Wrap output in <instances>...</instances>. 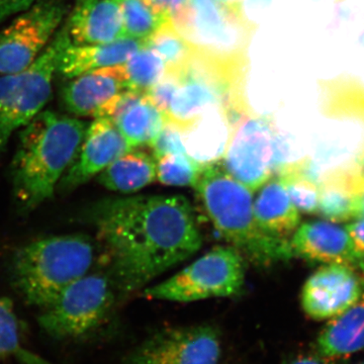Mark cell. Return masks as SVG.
Returning a JSON list of instances; mask_svg holds the SVG:
<instances>
[{
    "instance_id": "obj_24",
    "label": "cell",
    "mask_w": 364,
    "mask_h": 364,
    "mask_svg": "<svg viewBox=\"0 0 364 364\" xmlns=\"http://www.w3.org/2000/svg\"><path fill=\"white\" fill-rule=\"evenodd\" d=\"M102 69L119 79L127 90L140 92L149 91L165 74L162 60L142 44L124 63Z\"/></svg>"
},
{
    "instance_id": "obj_23",
    "label": "cell",
    "mask_w": 364,
    "mask_h": 364,
    "mask_svg": "<svg viewBox=\"0 0 364 364\" xmlns=\"http://www.w3.org/2000/svg\"><path fill=\"white\" fill-rule=\"evenodd\" d=\"M159 56L165 66V73L181 74L195 61L193 47L176 30L171 18H165L150 36L141 41Z\"/></svg>"
},
{
    "instance_id": "obj_25",
    "label": "cell",
    "mask_w": 364,
    "mask_h": 364,
    "mask_svg": "<svg viewBox=\"0 0 364 364\" xmlns=\"http://www.w3.org/2000/svg\"><path fill=\"white\" fill-rule=\"evenodd\" d=\"M279 179L284 184L299 212L305 214L318 212L320 188L315 181L301 171L299 163L282 167Z\"/></svg>"
},
{
    "instance_id": "obj_37",
    "label": "cell",
    "mask_w": 364,
    "mask_h": 364,
    "mask_svg": "<svg viewBox=\"0 0 364 364\" xmlns=\"http://www.w3.org/2000/svg\"><path fill=\"white\" fill-rule=\"evenodd\" d=\"M359 259H360V262H359V264H360L361 269H363V272L364 273V255L361 256V257L359 258Z\"/></svg>"
},
{
    "instance_id": "obj_13",
    "label": "cell",
    "mask_w": 364,
    "mask_h": 364,
    "mask_svg": "<svg viewBox=\"0 0 364 364\" xmlns=\"http://www.w3.org/2000/svg\"><path fill=\"white\" fill-rule=\"evenodd\" d=\"M130 150L111 119L95 117L88 126L75 161L60 181V188L71 191L82 186Z\"/></svg>"
},
{
    "instance_id": "obj_19",
    "label": "cell",
    "mask_w": 364,
    "mask_h": 364,
    "mask_svg": "<svg viewBox=\"0 0 364 364\" xmlns=\"http://www.w3.org/2000/svg\"><path fill=\"white\" fill-rule=\"evenodd\" d=\"M364 348V293L343 313L330 318L318 335V355L342 358Z\"/></svg>"
},
{
    "instance_id": "obj_2",
    "label": "cell",
    "mask_w": 364,
    "mask_h": 364,
    "mask_svg": "<svg viewBox=\"0 0 364 364\" xmlns=\"http://www.w3.org/2000/svg\"><path fill=\"white\" fill-rule=\"evenodd\" d=\"M87 128L77 117L42 111L21 129L11 176L23 210H33L54 196L77 157Z\"/></svg>"
},
{
    "instance_id": "obj_32",
    "label": "cell",
    "mask_w": 364,
    "mask_h": 364,
    "mask_svg": "<svg viewBox=\"0 0 364 364\" xmlns=\"http://www.w3.org/2000/svg\"><path fill=\"white\" fill-rule=\"evenodd\" d=\"M345 229L350 237L354 254L359 259L364 255V219H358V221L347 225Z\"/></svg>"
},
{
    "instance_id": "obj_12",
    "label": "cell",
    "mask_w": 364,
    "mask_h": 364,
    "mask_svg": "<svg viewBox=\"0 0 364 364\" xmlns=\"http://www.w3.org/2000/svg\"><path fill=\"white\" fill-rule=\"evenodd\" d=\"M361 294L360 282L350 267L328 264L306 280L301 306L313 320H330L353 305Z\"/></svg>"
},
{
    "instance_id": "obj_30",
    "label": "cell",
    "mask_w": 364,
    "mask_h": 364,
    "mask_svg": "<svg viewBox=\"0 0 364 364\" xmlns=\"http://www.w3.org/2000/svg\"><path fill=\"white\" fill-rule=\"evenodd\" d=\"M179 80L181 77L178 74L165 73L156 85L146 92L151 102L162 112L164 117L168 112L172 97L178 87Z\"/></svg>"
},
{
    "instance_id": "obj_31",
    "label": "cell",
    "mask_w": 364,
    "mask_h": 364,
    "mask_svg": "<svg viewBox=\"0 0 364 364\" xmlns=\"http://www.w3.org/2000/svg\"><path fill=\"white\" fill-rule=\"evenodd\" d=\"M37 0H0V23L30 9Z\"/></svg>"
},
{
    "instance_id": "obj_26",
    "label": "cell",
    "mask_w": 364,
    "mask_h": 364,
    "mask_svg": "<svg viewBox=\"0 0 364 364\" xmlns=\"http://www.w3.org/2000/svg\"><path fill=\"white\" fill-rule=\"evenodd\" d=\"M11 356L26 364H49L23 348L13 303L9 299L0 298V359Z\"/></svg>"
},
{
    "instance_id": "obj_36",
    "label": "cell",
    "mask_w": 364,
    "mask_h": 364,
    "mask_svg": "<svg viewBox=\"0 0 364 364\" xmlns=\"http://www.w3.org/2000/svg\"><path fill=\"white\" fill-rule=\"evenodd\" d=\"M218 1L221 2L222 4L229 7V9L243 13V4L245 0H218Z\"/></svg>"
},
{
    "instance_id": "obj_10",
    "label": "cell",
    "mask_w": 364,
    "mask_h": 364,
    "mask_svg": "<svg viewBox=\"0 0 364 364\" xmlns=\"http://www.w3.org/2000/svg\"><path fill=\"white\" fill-rule=\"evenodd\" d=\"M67 13L65 0H37L0 32V74L32 65L50 45Z\"/></svg>"
},
{
    "instance_id": "obj_14",
    "label": "cell",
    "mask_w": 364,
    "mask_h": 364,
    "mask_svg": "<svg viewBox=\"0 0 364 364\" xmlns=\"http://www.w3.org/2000/svg\"><path fill=\"white\" fill-rule=\"evenodd\" d=\"M97 117L111 119L131 150L149 146L165 124L162 112L147 93L129 90L109 102Z\"/></svg>"
},
{
    "instance_id": "obj_16",
    "label": "cell",
    "mask_w": 364,
    "mask_h": 364,
    "mask_svg": "<svg viewBox=\"0 0 364 364\" xmlns=\"http://www.w3.org/2000/svg\"><path fill=\"white\" fill-rule=\"evenodd\" d=\"M65 26L74 44H102L128 38L114 0H77Z\"/></svg>"
},
{
    "instance_id": "obj_7",
    "label": "cell",
    "mask_w": 364,
    "mask_h": 364,
    "mask_svg": "<svg viewBox=\"0 0 364 364\" xmlns=\"http://www.w3.org/2000/svg\"><path fill=\"white\" fill-rule=\"evenodd\" d=\"M245 280V260L233 246H219L157 286L144 296L161 301L191 303L227 298L241 291Z\"/></svg>"
},
{
    "instance_id": "obj_22",
    "label": "cell",
    "mask_w": 364,
    "mask_h": 364,
    "mask_svg": "<svg viewBox=\"0 0 364 364\" xmlns=\"http://www.w3.org/2000/svg\"><path fill=\"white\" fill-rule=\"evenodd\" d=\"M363 177L351 172L327 174L318 184V213L335 224L353 219L354 196Z\"/></svg>"
},
{
    "instance_id": "obj_3",
    "label": "cell",
    "mask_w": 364,
    "mask_h": 364,
    "mask_svg": "<svg viewBox=\"0 0 364 364\" xmlns=\"http://www.w3.org/2000/svg\"><path fill=\"white\" fill-rule=\"evenodd\" d=\"M215 229L258 267L293 257L291 242L262 231L254 215L253 191L228 173L222 162L203 164L195 184Z\"/></svg>"
},
{
    "instance_id": "obj_17",
    "label": "cell",
    "mask_w": 364,
    "mask_h": 364,
    "mask_svg": "<svg viewBox=\"0 0 364 364\" xmlns=\"http://www.w3.org/2000/svg\"><path fill=\"white\" fill-rule=\"evenodd\" d=\"M70 79L62 88L61 102L64 109L76 117H100L105 107L127 90L102 68Z\"/></svg>"
},
{
    "instance_id": "obj_1",
    "label": "cell",
    "mask_w": 364,
    "mask_h": 364,
    "mask_svg": "<svg viewBox=\"0 0 364 364\" xmlns=\"http://www.w3.org/2000/svg\"><path fill=\"white\" fill-rule=\"evenodd\" d=\"M119 291H139L195 255L203 237L195 212L182 196L107 198L90 208Z\"/></svg>"
},
{
    "instance_id": "obj_27",
    "label": "cell",
    "mask_w": 364,
    "mask_h": 364,
    "mask_svg": "<svg viewBox=\"0 0 364 364\" xmlns=\"http://www.w3.org/2000/svg\"><path fill=\"white\" fill-rule=\"evenodd\" d=\"M203 164L188 154L165 155L156 162L158 181L169 186H195Z\"/></svg>"
},
{
    "instance_id": "obj_15",
    "label": "cell",
    "mask_w": 364,
    "mask_h": 364,
    "mask_svg": "<svg viewBox=\"0 0 364 364\" xmlns=\"http://www.w3.org/2000/svg\"><path fill=\"white\" fill-rule=\"evenodd\" d=\"M289 242L293 256L304 259L347 267L358 259L346 229L335 223H304L296 230Z\"/></svg>"
},
{
    "instance_id": "obj_11",
    "label": "cell",
    "mask_w": 364,
    "mask_h": 364,
    "mask_svg": "<svg viewBox=\"0 0 364 364\" xmlns=\"http://www.w3.org/2000/svg\"><path fill=\"white\" fill-rule=\"evenodd\" d=\"M219 332L210 325L164 330L136 348L128 364H219Z\"/></svg>"
},
{
    "instance_id": "obj_4",
    "label": "cell",
    "mask_w": 364,
    "mask_h": 364,
    "mask_svg": "<svg viewBox=\"0 0 364 364\" xmlns=\"http://www.w3.org/2000/svg\"><path fill=\"white\" fill-rule=\"evenodd\" d=\"M170 18L193 47L196 60L243 80L252 35V25L245 14L218 0H184Z\"/></svg>"
},
{
    "instance_id": "obj_20",
    "label": "cell",
    "mask_w": 364,
    "mask_h": 364,
    "mask_svg": "<svg viewBox=\"0 0 364 364\" xmlns=\"http://www.w3.org/2000/svg\"><path fill=\"white\" fill-rule=\"evenodd\" d=\"M254 215L262 231L287 239L299 226V210L279 179H269L254 200Z\"/></svg>"
},
{
    "instance_id": "obj_33",
    "label": "cell",
    "mask_w": 364,
    "mask_h": 364,
    "mask_svg": "<svg viewBox=\"0 0 364 364\" xmlns=\"http://www.w3.org/2000/svg\"><path fill=\"white\" fill-rule=\"evenodd\" d=\"M146 4L161 18L171 16L179 6L183 4L184 0H144Z\"/></svg>"
},
{
    "instance_id": "obj_18",
    "label": "cell",
    "mask_w": 364,
    "mask_h": 364,
    "mask_svg": "<svg viewBox=\"0 0 364 364\" xmlns=\"http://www.w3.org/2000/svg\"><path fill=\"white\" fill-rule=\"evenodd\" d=\"M141 47V41L126 38L102 44L70 43L60 60L58 72L73 78L105 67L127 61Z\"/></svg>"
},
{
    "instance_id": "obj_35",
    "label": "cell",
    "mask_w": 364,
    "mask_h": 364,
    "mask_svg": "<svg viewBox=\"0 0 364 364\" xmlns=\"http://www.w3.org/2000/svg\"><path fill=\"white\" fill-rule=\"evenodd\" d=\"M287 364H330L328 358L321 355H301Z\"/></svg>"
},
{
    "instance_id": "obj_6",
    "label": "cell",
    "mask_w": 364,
    "mask_h": 364,
    "mask_svg": "<svg viewBox=\"0 0 364 364\" xmlns=\"http://www.w3.org/2000/svg\"><path fill=\"white\" fill-rule=\"evenodd\" d=\"M71 42L64 23L32 65L16 73L0 74V150L49 102L60 60Z\"/></svg>"
},
{
    "instance_id": "obj_21",
    "label": "cell",
    "mask_w": 364,
    "mask_h": 364,
    "mask_svg": "<svg viewBox=\"0 0 364 364\" xmlns=\"http://www.w3.org/2000/svg\"><path fill=\"white\" fill-rule=\"evenodd\" d=\"M157 179L155 158L132 149L114 160L98 174V181L109 191L133 193Z\"/></svg>"
},
{
    "instance_id": "obj_34",
    "label": "cell",
    "mask_w": 364,
    "mask_h": 364,
    "mask_svg": "<svg viewBox=\"0 0 364 364\" xmlns=\"http://www.w3.org/2000/svg\"><path fill=\"white\" fill-rule=\"evenodd\" d=\"M353 219H364V176L358 182L354 196Z\"/></svg>"
},
{
    "instance_id": "obj_28",
    "label": "cell",
    "mask_w": 364,
    "mask_h": 364,
    "mask_svg": "<svg viewBox=\"0 0 364 364\" xmlns=\"http://www.w3.org/2000/svg\"><path fill=\"white\" fill-rule=\"evenodd\" d=\"M123 16L127 37L142 41L156 30L165 18L157 16L144 0H114ZM169 18V16H167Z\"/></svg>"
},
{
    "instance_id": "obj_38",
    "label": "cell",
    "mask_w": 364,
    "mask_h": 364,
    "mask_svg": "<svg viewBox=\"0 0 364 364\" xmlns=\"http://www.w3.org/2000/svg\"><path fill=\"white\" fill-rule=\"evenodd\" d=\"M358 364H364V361H363V363H358Z\"/></svg>"
},
{
    "instance_id": "obj_5",
    "label": "cell",
    "mask_w": 364,
    "mask_h": 364,
    "mask_svg": "<svg viewBox=\"0 0 364 364\" xmlns=\"http://www.w3.org/2000/svg\"><path fill=\"white\" fill-rule=\"evenodd\" d=\"M95 261V246L83 235L47 237L26 244L14 258L13 279L28 303L45 308Z\"/></svg>"
},
{
    "instance_id": "obj_9",
    "label": "cell",
    "mask_w": 364,
    "mask_h": 364,
    "mask_svg": "<svg viewBox=\"0 0 364 364\" xmlns=\"http://www.w3.org/2000/svg\"><path fill=\"white\" fill-rule=\"evenodd\" d=\"M279 136L267 117L243 114L229 124L223 166L253 193L258 191L272 178L279 164Z\"/></svg>"
},
{
    "instance_id": "obj_8",
    "label": "cell",
    "mask_w": 364,
    "mask_h": 364,
    "mask_svg": "<svg viewBox=\"0 0 364 364\" xmlns=\"http://www.w3.org/2000/svg\"><path fill=\"white\" fill-rule=\"evenodd\" d=\"M112 303L111 279L102 273H87L45 306L40 325L55 338H77L102 324Z\"/></svg>"
},
{
    "instance_id": "obj_29",
    "label": "cell",
    "mask_w": 364,
    "mask_h": 364,
    "mask_svg": "<svg viewBox=\"0 0 364 364\" xmlns=\"http://www.w3.org/2000/svg\"><path fill=\"white\" fill-rule=\"evenodd\" d=\"M149 147L153 151V157L159 159L165 155L188 154L184 145L183 132L176 124L165 122L158 135L153 139Z\"/></svg>"
}]
</instances>
